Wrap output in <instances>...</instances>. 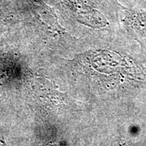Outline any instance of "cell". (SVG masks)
Here are the masks:
<instances>
[{"label": "cell", "mask_w": 146, "mask_h": 146, "mask_svg": "<svg viewBox=\"0 0 146 146\" xmlns=\"http://www.w3.org/2000/svg\"><path fill=\"white\" fill-rule=\"evenodd\" d=\"M66 23L94 29L108 27L120 12V0H45Z\"/></svg>", "instance_id": "1"}]
</instances>
